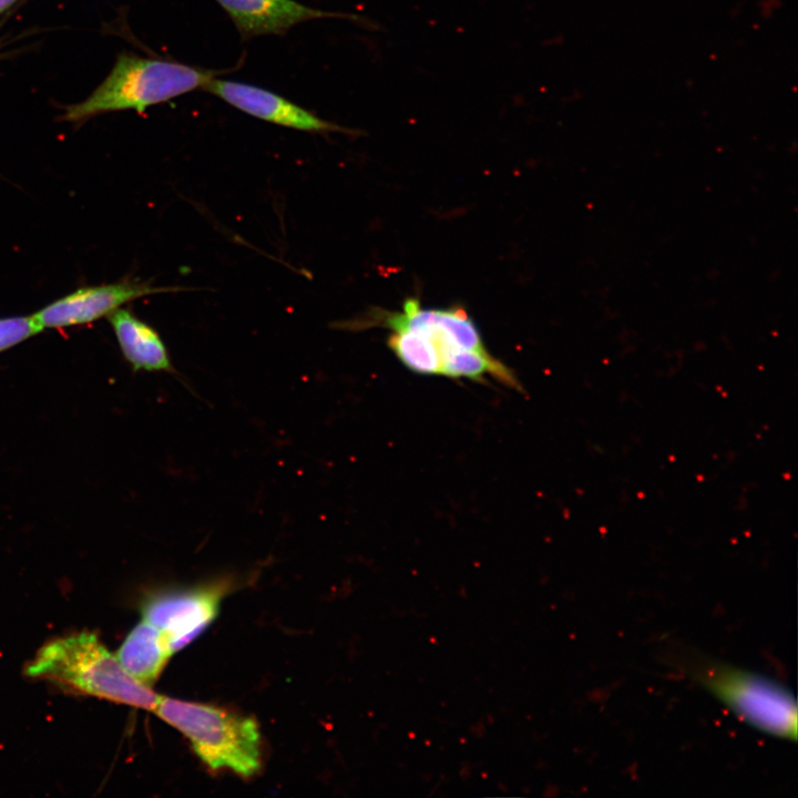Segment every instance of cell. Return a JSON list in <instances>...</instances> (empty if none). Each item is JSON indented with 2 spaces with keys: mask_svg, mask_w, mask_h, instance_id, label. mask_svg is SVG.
Returning <instances> with one entry per match:
<instances>
[{
  "mask_svg": "<svg viewBox=\"0 0 798 798\" xmlns=\"http://www.w3.org/2000/svg\"><path fill=\"white\" fill-rule=\"evenodd\" d=\"M232 106L264 121L308 132H347L285 98L258 86L212 79L204 88Z\"/></svg>",
  "mask_w": 798,
  "mask_h": 798,
  "instance_id": "cell-7",
  "label": "cell"
},
{
  "mask_svg": "<svg viewBox=\"0 0 798 798\" xmlns=\"http://www.w3.org/2000/svg\"><path fill=\"white\" fill-rule=\"evenodd\" d=\"M171 655L164 634L143 620L125 637L116 658L133 677L149 686L156 681Z\"/></svg>",
  "mask_w": 798,
  "mask_h": 798,
  "instance_id": "cell-10",
  "label": "cell"
},
{
  "mask_svg": "<svg viewBox=\"0 0 798 798\" xmlns=\"http://www.w3.org/2000/svg\"><path fill=\"white\" fill-rule=\"evenodd\" d=\"M18 0H0V13L6 11L8 8H10Z\"/></svg>",
  "mask_w": 798,
  "mask_h": 798,
  "instance_id": "cell-13",
  "label": "cell"
},
{
  "mask_svg": "<svg viewBox=\"0 0 798 798\" xmlns=\"http://www.w3.org/2000/svg\"><path fill=\"white\" fill-rule=\"evenodd\" d=\"M154 712L187 737L211 769L228 768L243 777L259 769L260 736L254 719L212 705L163 696Z\"/></svg>",
  "mask_w": 798,
  "mask_h": 798,
  "instance_id": "cell-3",
  "label": "cell"
},
{
  "mask_svg": "<svg viewBox=\"0 0 798 798\" xmlns=\"http://www.w3.org/2000/svg\"><path fill=\"white\" fill-rule=\"evenodd\" d=\"M695 679L739 719L775 737L796 740L797 704L780 683L746 669L713 662L694 664Z\"/></svg>",
  "mask_w": 798,
  "mask_h": 798,
  "instance_id": "cell-4",
  "label": "cell"
},
{
  "mask_svg": "<svg viewBox=\"0 0 798 798\" xmlns=\"http://www.w3.org/2000/svg\"><path fill=\"white\" fill-rule=\"evenodd\" d=\"M119 347L134 371L175 374L170 354L157 331L127 309L108 316Z\"/></svg>",
  "mask_w": 798,
  "mask_h": 798,
  "instance_id": "cell-9",
  "label": "cell"
},
{
  "mask_svg": "<svg viewBox=\"0 0 798 798\" xmlns=\"http://www.w3.org/2000/svg\"><path fill=\"white\" fill-rule=\"evenodd\" d=\"M224 593L223 583L158 591L144 601L142 616L164 634L173 654L213 622Z\"/></svg>",
  "mask_w": 798,
  "mask_h": 798,
  "instance_id": "cell-5",
  "label": "cell"
},
{
  "mask_svg": "<svg viewBox=\"0 0 798 798\" xmlns=\"http://www.w3.org/2000/svg\"><path fill=\"white\" fill-rule=\"evenodd\" d=\"M213 78L212 71L123 53L95 91L81 103L68 106L62 120L75 122L120 110L142 112L151 105L205 88Z\"/></svg>",
  "mask_w": 798,
  "mask_h": 798,
  "instance_id": "cell-2",
  "label": "cell"
},
{
  "mask_svg": "<svg viewBox=\"0 0 798 798\" xmlns=\"http://www.w3.org/2000/svg\"><path fill=\"white\" fill-rule=\"evenodd\" d=\"M183 289L182 287H157L135 280L86 286L49 304L31 317L40 330L84 325L109 316L122 305L134 299Z\"/></svg>",
  "mask_w": 798,
  "mask_h": 798,
  "instance_id": "cell-6",
  "label": "cell"
},
{
  "mask_svg": "<svg viewBox=\"0 0 798 798\" xmlns=\"http://www.w3.org/2000/svg\"><path fill=\"white\" fill-rule=\"evenodd\" d=\"M25 674L72 693L155 710L162 696L133 677L94 633L55 638L41 647Z\"/></svg>",
  "mask_w": 798,
  "mask_h": 798,
  "instance_id": "cell-1",
  "label": "cell"
},
{
  "mask_svg": "<svg viewBox=\"0 0 798 798\" xmlns=\"http://www.w3.org/2000/svg\"><path fill=\"white\" fill-rule=\"evenodd\" d=\"M243 35L283 34L297 23L347 14L309 8L295 0H216Z\"/></svg>",
  "mask_w": 798,
  "mask_h": 798,
  "instance_id": "cell-8",
  "label": "cell"
},
{
  "mask_svg": "<svg viewBox=\"0 0 798 798\" xmlns=\"http://www.w3.org/2000/svg\"><path fill=\"white\" fill-rule=\"evenodd\" d=\"M388 345L399 360L411 371L439 375V360L431 340L417 328L393 329Z\"/></svg>",
  "mask_w": 798,
  "mask_h": 798,
  "instance_id": "cell-11",
  "label": "cell"
},
{
  "mask_svg": "<svg viewBox=\"0 0 798 798\" xmlns=\"http://www.w3.org/2000/svg\"><path fill=\"white\" fill-rule=\"evenodd\" d=\"M40 331L31 316L0 318V352L12 348Z\"/></svg>",
  "mask_w": 798,
  "mask_h": 798,
  "instance_id": "cell-12",
  "label": "cell"
}]
</instances>
